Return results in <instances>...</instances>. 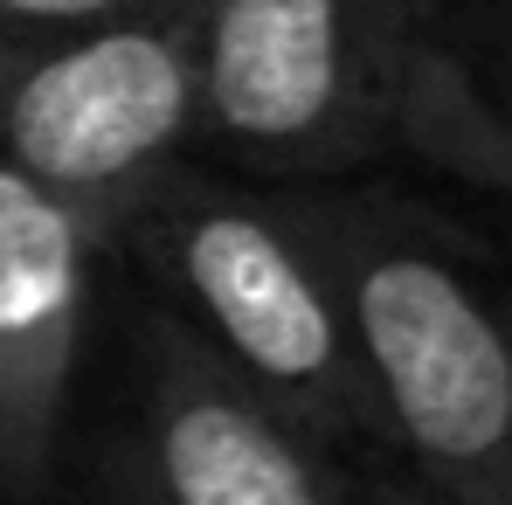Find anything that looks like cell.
Returning <instances> with one entry per match:
<instances>
[{"label": "cell", "mask_w": 512, "mask_h": 505, "mask_svg": "<svg viewBox=\"0 0 512 505\" xmlns=\"http://www.w3.org/2000/svg\"><path fill=\"white\" fill-rule=\"evenodd\" d=\"M346 505H443L429 485H416L402 464L395 471H367V464H346Z\"/></svg>", "instance_id": "10"}, {"label": "cell", "mask_w": 512, "mask_h": 505, "mask_svg": "<svg viewBox=\"0 0 512 505\" xmlns=\"http://www.w3.org/2000/svg\"><path fill=\"white\" fill-rule=\"evenodd\" d=\"M436 63V0H194V153L270 187L360 173L409 153Z\"/></svg>", "instance_id": "3"}, {"label": "cell", "mask_w": 512, "mask_h": 505, "mask_svg": "<svg viewBox=\"0 0 512 505\" xmlns=\"http://www.w3.org/2000/svg\"><path fill=\"white\" fill-rule=\"evenodd\" d=\"M146 0H0V35H35V28H77V21H104Z\"/></svg>", "instance_id": "9"}, {"label": "cell", "mask_w": 512, "mask_h": 505, "mask_svg": "<svg viewBox=\"0 0 512 505\" xmlns=\"http://www.w3.org/2000/svg\"><path fill=\"white\" fill-rule=\"evenodd\" d=\"M77 505H167L153 471L139 464L125 422H104L84 443V464H77Z\"/></svg>", "instance_id": "8"}, {"label": "cell", "mask_w": 512, "mask_h": 505, "mask_svg": "<svg viewBox=\"0 0 512 505\" xmlns=\"http://www.w3.org/2000/svg\"><path fill=\"white\" fill-rule=\"evenodd\" d=\"M443 77L423 104L416 153L436 167L506 187L512 173V0H436Z\"/></svg>", "instance_id": "7"}, {"label": "cell", "mask_w": 512, "mask_h": 505, "mask_svg": "<svg viewBox=\"0 0 512 505\" xmlns=\"http://www.w3.org/2000/svg\"><path fill=\"white\" fill-rule=\"evenodd\" d=\"M111 236L0 167V505H42L63 464L97 270Z\"/></svg>", "instance_id": "6"}, {"label": "cell", "mask_w": 512, "mask_h": 505, "mask_svg": "<svg viewBox=\"0 0 512 505\" xmlns=\"http://www.w3.org/2000/svg\"><path fill=\"white\" fill-rule=\"evenodd\" d=\"M499 194H512V173H506V187H499Z\"/></svg>", "instance_id": "11"}, {"label": "cell", "mask_w": 512, "mask_h": 505, "mask_svg": "<svg viewBox=\"0 0 512 505\" xmlns=\"http://www.w3.org/2000/svg\"><path fill=\"white\" fill-rule=\"evenodd\" d=\"M194 0L0 35V167L84 208L118 243L125 208L194 160Z\"/></svg>", "instance_id": "4"}, {"label": "cell", "mask_w": 512, "mask_h": 505, "mask_svg": "<svg viewBox=\"0 0 512 505\" xmlns=\"http://www.w3.org/2000/svg\"><path fill=\"white\" fill-rule=\"evenodd\" d=\"M125 402V436L167 505H346V457L277 416L153 298L132 305Z\"/></svg>", "instance_id": "5"}, {"label": "cell", "mask_w": 512, "mask_h": 505, "mask_svg": "<svg viewBox=\"0 0 512 505\" xmlns=\"http://www.w3.org/2000/svg\"><path fill=\"white\" fill-rule=\"evenodd\" d=\"M111 256H132L146 298L208 339L312 443L333 457L360 443L381 450L340 284L291 187L180 160L125 208Z\"/></svg>", "instance_id": "2"}, {"label": "cell", "mask_w": 512, "mask_h": 505, "mask_svg": "<svg viewBox=\"0 0 512 505\" xmlns=\"http://www.w3.org/2000/svg\"><path fill=\"white\" fill-rule=\"evenodd\" d=\"M340 284L381 450L443 505H512V284L381 187H291Z\"/></svg>", "instance_id": "1"}]
</instances>
